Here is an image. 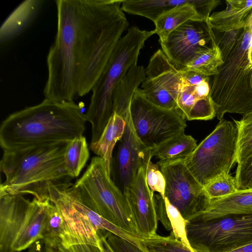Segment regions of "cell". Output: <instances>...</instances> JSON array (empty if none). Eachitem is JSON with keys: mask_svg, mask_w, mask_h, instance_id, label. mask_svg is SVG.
<instances>
[{"mask_svg": "<svg viewBox=\"0 0 252 252\" xmlns=\"http://www.w3.org/2000/svg\"><path fill=\"white\" fill-rule=\"evenodd\" d=\"M69 141L4 151L0 169L5 180L0 195L31 194L38 200L55 202L73 185L64 156Z\"/></svg>", "mask_w": 252, "mask_h": 252, "instance_id": "1", "label": "cell"}, {"mask_svg": "<svg viewBox=\"0 0 252 252\" xmlns=\"http://www.w3.org/2000/svg\"><path fill=\"white\" fill-rule=\"evenodd\" d=\"M87 120L74 101L45 98L40 103L8 116L0 127L3 151L70 141L83 135Z\"/></svg>", "mask_w": 252, "mask_h": 252, "instance_id": "2", "label": "cell"}, {"mask_svg": "<svg viewBox=\"0 0 252 252\" xmlns=\"http://www.w3.org/2000/svg\"><path fill=\"white\" fill-rule=\"evenodd\" d=\"M123 0H80L81 54L77 95L92 91L128 22Z\"/></svg>", "mask_w": 252, "mask_h": 252, "instance_id": "3", "label": "cell"}, {"mask_svg": "<svg viewBox=\"0 0 252 252\" xmlns=\"http://www.w3.org/2000/svg\"><path fill=\"white\" fill-rule=\"evenodd\" d=\"M57 30L47 57L45 98L72 102L77 95L81 53L80 0H57Z\"/></svg>", "mask_w": 252, "mask_h": 252, "instance_id": "4", "label": "cell"}, {"mask_svg": "<svg viewBox=\"0 0 252 252\" xmlns=\"http://www.w3.org/2000/svg\"><path fill=\"white\" fill-rule=\"evenodd\" d=\"M154 30L129 28L118 42L107 65L92 89L91 101L85 117L92 125L91 144L99 138L113 113V94L117 86L130 67L137 64L145 41Z\"/></svg>", "mask_w": 252, "mask_h": 252, "instance_id": "5", "label": "cell"}, {"mask_svg": "<svg viewBox=\"0 0 252 252\" xmlns=\"http://www.w3.org/2000/svg\"><path fill=\"white\" fill-rule=\"evenodd\" d=\"M252 36L249 26L242 29L232 51L222 58L213 76L210 95L216 117L221 121L226 113L243 116L252 112Z\"/></svg>", "mask_w": 252, "mask_h": 252, "instance_id": "6", "label": "cell"}, {"mask_svg": "<svg viewBox=\"0 0 252 252\" xmlns=\"http://www.w3.org/2000/svg\"><path fill=\"white\" fill-rule=\"evenodd\" d=\"M71 189L94 212L123 230L138 236L126 198L108 174L103 158L93 157L83 176Z\"/></svg>", "mask_w": 252, "mask_h": 252, "instance_id": "7", "label": "cell"}, {"mask_svg": "<svg viewBox=\"0 0 252 252\" xmlns=\"http://www.w3.org/2000/svg\"><path fill=\"white\" fill-rule=\"evenodd\" d=\"M187 238L197 252H229L252 243V214L186 220Z\"/></svg>", "mask_w": 252, "mask_h": 252, "instance_id": "8", "label": "cell"}, {"mask_svg": "<svg viewBox=\"0 0 252 252\" xmlns=\"http://www.w3.org/2000/svg\"><path fill=\"white\" fill-rule=\"evenodd\" d=\"M238 131L235 124L222 119L215 129L185 158V163L204 186L229 171L237 161Z\"/></svg>", "mask_w": 252, "mask_h": 252, "instance_id": "9", "label": "cell"}, {"mask_svg": "<svg viewBox=\"0 0 252 252\" xmlns=\"http://www.w3.org/2000/svg\"><path fill=\"white\" fill-rule=\"evenodd\" d=\"M130 112L138 138L149 149L184 132L187 126L186 120L175 109H166L154 104L139 88L133 96Z\"/></svg>", "mask_w": 252, "mask_h": 252, "instance_id": "10", "label": "cell"}, {"mask_svg": "<svg viewBox=\"0 0 252 252\" xmlns=\"http://www.w3.org/2000/svg\"><path fill=\"white\" fill-rule=\"evenodd\" d=\"M63 220L60 252H102L99 230L85 213L83 202L71 188L54 202Z\"/></svg>", "mask_w": 252, "mask_h": 252, "instance_id": "11", "label": "cell"}, {"mask_svg": "<svg viewBox=\"0 0 252 252\" xmlns=\"http://www.w3.org/2000/svg\"><path fill=\"white\" fill-rule=\"evenodd\" d=\"M165 180L164 197L186 220L205 211L211 200L189 170L185 158L158 162Z\"/></svg>", "mask_w": 252, "mask_h": 252, "instance_id": "12", "label": "cell"}, {"mask_svg": "<svg viewBox=\"0 0 252 252\" xmlns=\"http://www.w3.org/2000/svg\"><path fill=\"white\" fill-rule=\"evenodd\" d=\"M146 78L142 83V93L154 104L175 109L183 79L180 69L173 64L161 49L151 57L145 69Z\"/></svg>", "mask_w": 252, "mask_h": 252, "instance_id": "13", "label": "cell"}, {"mask_svg": "<svg viewBox=\"0 0 252 252\" xmlns=\"http://www.w3.org/2000/svg\"><path fill=\"white\" fill-rule=\"evenodd\" d=\"M125 120L124 133L113 152L110 170L111 179L124 194L151 155V149L142 144L135 132L130 112Z\"/></svg>", "mask_w": 252, "mask_h": 252, "instance_id": "14", "label": "cell"}, {"mask_svg": "<svg viewBox=\"0 0 252 252\" xmlns=\"http://www.w3.org/2000/svg\"><path fill=\"white\" fill-rule=\"evenodd\" d=\"M213 33L208 21L189 20L159 42L161 50L178 68H183L198 52L211 46Z\"/></svg>", "mask_w": 252, "mask_h": 252, "instance_id": "15", "label": "cell"}, {"mask_svg": "<svg viewBox=\"0 0 252 252\" xmlns=\"http://www.w3.org/2000/svg\"><path fill=\"white\" fill-rule=\"evenodd\" d=\"M183 84L175 108L185 120H209L216 116L210 95L209 77L194 71H181Z\"/></svg>", "mask_w": 252, "mask_h": 252, "instance_id": "16", "label": "cell"}, {"mask_svg": "<svg viewBox=\"0 0 252 252\" xmlns=\"http://www.w3.org/2000/svg\"><path fill=\"white\" fill-rule=\"evenodd\" d=\"M152 158L151 155L147 158L134 180L124 192L136 225L137 235L142 238L156 235L158 228L154 194L146 181L147 166Z\"/></svg>", "mask_w": 252, "mask_h": 252, "instance_id": "17", "label": "cell"}, {"mask_svg": "<svg viewBox=\"0 0 252 252\" xmlns=\"http://www.w3.org/2000/svg\"><path fill=\"white\" fill-rule=\"evenodd\" d=\"M29 201L22 195H0V252H14L12 245Z\"/></svg>", "mask_w": 252, "mask_h": 252, "instance_id": "18", "label": "cell"}, {"mask_svg": "<svg viewBox=\"0 0 252 252\" xmlns=\"http://www.w3.org/2000/svg\"><path fill=\"white\" fill-rule=\"evenodd\" d=\"M50 202L40 201L34 197L29 201L12 245L14 252L25 250L36 241L42 239Z\"/></svg>", "mask_w": 252, "mask_h": 252, "instance_id": "19", "label": "cell"}, {"mask_svg": "<svg viewBox=\"0 0 252 252\" xmlns=\"http://www.w3.org/2000/svg\"><path fill=\"white\" fill-rule=\"evenodd\" d=\"M252 214V189H239L225 197L211 200L203 212L193 217L207 220L231 215Z\"/></svg>", "mask_w": 252, "mask_h": 252, "instance_id": "20", "label": "cell"}, {"mask_svg": "<svg viewBox=\"0 0 252 252\" xmlns=\"http://www.w3.org/2000/svg\"><path fill=\"white\" fill-rule=\"evenodd\" d=\"M226 8L213 13L208 22L213 31L221 32L241 30L248 25L247 19L252 9V0H225Z\"/></svg>", "mask_w": 252, "mask_h": 252, "instance_id": "21", "label": "cell"}, {"mask_svg": "<svg viewBox=\"0 0 252 252\" xmlns=\"http://www.w3.org/2000/svg\"><path fill=\"white\" fill-rule=\"evenodd\" d=\"M146 78L142 65L131 66L116 88L113 94V113L125 119L130 112L131 102L135 91Z\"/></svg>", "mask_w": 252, "mask_h": 252, "instance_id": "22", "label": "cell"}, {"mask_svg": "<svg viewBox=\"0 0 252 252\" xmlns=\"http://www.w3.org/2000/svg\"><path fill=\"white\" fill-rule=\"evenodd\" d=\"M125 126L124 118L113 113L98 140L90 145L93 152L104 160L110 176L114 149L123 135Z\"/></svg>", "mask_w": 252, "mask_h": 252, "instance_id": "23", "label": "cell"}, {"mask_svg": "<svg viewBox=\"0 0 252 252\" xmlns=\"http://www.w3.org/2000/svg\"><path fill=\"white\" fill-rule=\"evenodd\" d=\"M211 42L210 47L198 52L186 66L178 69L194 71L208 77L218 74L223 60L214 32Z\"/></svg>", "mask_w": 252, "mask_h": 252, "instance_id": "24", "label": "cell"}, {"mask_svg": "<svg viewBox=\"0 0 252 252\" xmlns=\"http://www.w3.org/2000/svg\"><path fill=\"white\" fill-rule=\"evenodd\" d=\"M196 141L190 135L183 132L151 149L152 157L161 161L186 158L196 149Z\"/></svg>", "mask_w": 252, "mask_h": 252, "instance_id": "25", "label": "cell"}, {"mask_svg": "<svg viewBox=\"0 0 252 252\" xmlns=\"http://www.w3.org/2000/svg\"><path fill=\"white\" fill-rule=\"evenodd\" d=\"M89 150L83 135L69 141L64 156L65 167L74 178L80 175L89 158Z\"/></svg>", "mask_w": 252, "mask_h": 252, "instance_id": "26", "label": "cell"}, {"mask_svg": "<svg viewBox=\"0 0 252 252\" xmlns=\"http://www.w3.org/2000/svg\"><path fill=\"white\" fill-rule=\"evenodd\" d=\"M62 225L63 220L59 208L56 204L50 202L42 233V240L44 245L58 251Z\"/></svg>", "mask_w": 252, "mask_h": 252, "instance_id": "27", "label": "cell"}, {"mask_svg": "<svg viewBox=\"0 0 252 252\" xmlns=\"http://www.w3.org/2000/svg\"><path fill=\"white\" fill-rule=\"evenodd\" d=\"M138 246L146 252H194L176 239L172 232L168 236L156 234L148 238L142 237L138 241Z\"/></svg>", "mask_w": 252, "mask_h": 252, "instance_id": "28", "label": "cell"}, {"mask_svg": "<svg viewBox=\"0 0 252 252\" xmlns=\"http://www.w3.org/2000/svg\"><path fill=\"white\" fill-rule=\"evenodd\" d=\"M234 122L238 131L236 162L240 165L252 155V112Z\"/></svg>", "mask_w": 252, "mask_h": 252, "instance_id": "29", "label": "cell"}, {"mask_svg": "<svg viewBox=\"0 0 252 252\" xmlns=\"http://www.w3.org/2000/svg\"><path fill=\"white\" fill-rule=\"evenodd\" d=\"M210 200L220 198L236 192L238 189L235 177L223 173L203 186Z\"/></svg>", "mask_w": 252, "mask_h": 252, "instance_id": "30", "label": "cell"}, {"mask_svg": "<svg viewBox=\"0 0 252 252\" xmlns=\"http://www.w3.org/2000/svg\"><path fill=\"white\" fill-rule=\"evenodd\" d=\"M164 203L167 218L170 222L172 232L174 237L179 240L183 245L192 252L187 238L186 232V220L184 219L179 211L164 197Z\"/></svg>", "mask_w": 252, "mask_h": 252, "instance_id": "31", "label": "cell"}, {"mask_svg": "<svg viewBox=\"0 0 252 252\" xmlns=\"http://www.w3.org/2000/svg\"><path fill=\"white\" fill-rule=\"evenodd\" d=\"M146 181L152 194L158 192L164 198L165 180L158 164L151 160L148 163L146 172Z\"/></svg>", "mask_w": 252, "mask_h": 252, "instance_id": "32", "label": "cell"}, {"mask_svg": "<svg viewBox=\"0 0 252 252\" xmlns=\"http://www.w3.org/2000/svg\"><path fill=\"white\" fill-rule=\"evenodd\" d=\"M102 234L113 252H146L136 245L113 233L105 231Z\"/></svg>", "mask_w": 252, "mask_h": 252, "instance_id": "33", "label": "cell"}, {"mask_svg": "<svg viewBox=\"0 0 252 252\" xmlns=\"http://www.w3.org/2000/svg\"><path fill=\"white\" fill-rule=\"evenodd\" d=\"M235 178L239 189H252V155L237 165Z\"/></svg>", "mask_w": 252, "mask_h": 252, "instance_id": "34", "label": "cell"}, {"mask_svg": "<svg viewBox=\"0 0 252 252\" xmlns=\"http://www.w3.org/2000/svg\"><path fill=\"white\" fill-rule=\"evenodd\" d=\"M241 30H235L224 32L218 40L222 59L227 56L235 47Z\"/></svg>", "mask_w": 252, "mask_h": 252, "instance_id": "35", "label": "cell"}, {"mask_svg": "<svg viewBox=\"0 0 252 252\" xmlns=\"http://www.w3.org/2000/svg\"><path fill=\"white\" fill-rule=\"evenodd\" d=\"M154 199L158 219H159L160 221L167 230H171V226L167 218L164 198L158 193L154 194Z\"/></svg>", "mask_w": 252, "mask_h": 252, "instance_id": "36", "label": "cell"}, {"mask_svg": "<svg viewBox=\"0 0 252 252\" xmlns=\"http://www.w3.org/2000/svg\"><path fill=\"white\" fill-rule=\"evenodd\" d=\"M42 244V240L36 241L30 247L28 252H44V247Z\"/></svg>", "mask_w": 252, "mask_h": 252, "instance_id": "37", "label": "cell"}, {"mask_svg": "<svg viewBox=\"0 0 252 252\" xmlns=\"http://www.w3.org/2000/svg\"><path fill=\"white\" fill-rule=\"evenodd\" d=\"M100 239V247L102 252H113L107 243L101 230L98 231Z\"/></svg>", "mask_w": 252, "mask_h": 252, "instance_id": "38", "label": "cell"}, {"mask_svg": "<svg viewBox=\"0 0 252 252\" xmlns=\"http://www.w3.org/2000/svg\"><path fill=\"white\" fill-rule=\"evenodd\" d=\"M229 252H252V243Z\"/></svg>", "mask_w": 252, "mask_h": 252, "instance_id": "39", "label": "cell"}, {"mask_svg": "<svg viewBox=\"0 0 252 252\" xmlns=\"http://www.w3.org/2000/svg\"><path fill=\"white\" fill-rule=\"evenodd\" d=\"M247 21H248V25L249 26L251 31L252 36V9L248 16ZM250 57H251V59L252 62V47H251V52H250Z\"/></svg>", "mask_w": 252, "mask_h": 252, "instance_id": "40", "label": "cell"}, {"mask_svg": "<svg viewBox=\"0 0 252 252\" xmlns=\"http://www.w3.org/2000/svg\"><path fill=\"white\" fill-rule=\"evenodd\" d=\"M44 252H59L57 250L50 248L47 246H44Z\"/></svg>", "mask_w": 252, "mask_h": 252, "instance_id": "41", "label": "cell"}, {"mask_svg": "<svg viewBox=\"0 0 252 252\" xmlns=\"http://www.w3.org/2000/svg\"><path fill=\"white\" fill-rule=\"evenodd\" d=\"M59 252H60L59 251H58Z\"/></svg>", "mask_w": 252, "mask_h": 252, "instance_id": "42", "label": "cell"}]
</instances>
